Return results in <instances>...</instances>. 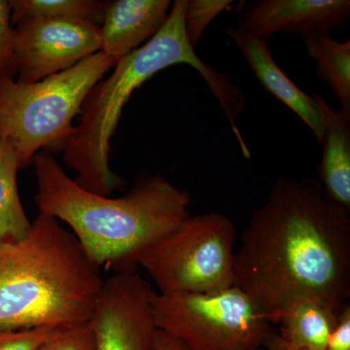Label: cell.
Instances as JSON below:
<instances>
[{"mask_svg":"<svg viewBox=\"0 0 350 350\" xmlns=\"http://www.w3.org/2000/svg\"><path fill=\"white\" fill-rule=\"evenodd\" d=\"M227 33L250 64L260 84L301 118L320 144L323 126L314 94H306L288 78L271 56L267 41L254 38L238 27H232Z\"/></svg>","mask_w":350,"mask_h":350,"instance_id":"obj_12","label":"cell"},{"mask_svg":"<svg viewBox=\"0 0 350 350\" xmlns=\"http://www.w3.org/2000/svg\"><path fill=\"white\" fill-rule=\"evenodd\" d=\"M232 0H187L184 13V31L191 47L196 50L208 25L221 13L231 8Z\"/></svg>","mask_w":350,"mask_h":350,"instance_id":"obj_18","label":"cell"},{"mask_svg":"<svg viewBox=\"0 0 350 350\" xmlns=\"http://www.w3.org/2000/svg\"><path fill=\"white\" fill-rule=\"evenodd\" d=\"M116 62L103 52L36 83H21L11 73L0 75V139L13 142L20 170L39 151H63L75 135L72 121L92 88Z\"/></svg>","mask_w":350,"mask_h":350,"instance_id":"obj_5","label":"cell"},{"mask_svg":"<svg viewBox=\"0 0 350 350\" xmlns=\"http://www.w3.org/2000/svg\"><path fill=\"white\" fill-rule=\"evenodd\" d=\"M306 53L317 63V75L328 85L342 109H350V41L330 33L304 38Z\"/></svg>","mask_w":350,"mask_h":350,"instance_id":"obj_16","label":"cell"},{"mask_svg":"<svg viewBox=\"0 0 350 350\" xmlns=\"http://www.w3.org/2000/svg\"><path fill=\"white\" fill-rule=\"evenodd\" d=\"M313 94L323 126L320 183L329 199L350 209V109H333L319 94Z\"/></svg>","mask_w":350,"mask_h":350,"instance_id":"obj_13","label":"cell"},{"mask_svg":"<svg viewBox=\"0 0 350 350\" xmlns=\"http://www.w3.org/2000/svg\"><path fill=\"white\" fill-rule=\"evenodd\" d=\"M32 163L39 213L66 223L100 269L135 273L140 255L191 215L190 194L160 174L144 175L128 194L109 198L80 187L48 152Z\"/></svg>","mask_w":350,"mask_h":350,"instance_id":"obj_2","label":"cell"},{"mask_svg":"<svg viewBox=\"0 0 350 350\" xmlns=\"http://www.w3.org/2000/svg\"><path fill=\"white\" fill-rule=\"evenodd\" d=\"M338 315L317 301L308 299L296 301L290 304L280 314L278 335L293 347L326 350Z\"/></svg>","mask_w":350,"mask_h":350,"instance_id":"obj_14","label":"cell"},{"mask_svg":"<svg viewBox=\"0 0 350 350\" xmlns=\"http://www.w3.org/2000/svg\"><path fill=\"white\" fill-rule=\"evenodd\" d=\"M152 293L137 271L114 273L103 280L90 319L96 350H156Z\"/></svg>","mask_w":350,"mask_h":350,"instance_id":"obj_9","label":"cell"},{"mask_svg":"<svg viewBox=\"0 0 350 350\" xmlns=\"http://www.w3.org/2000/svg\"><path fill=\"white\" fill-rule=\"evenodd\" d=\"M19 161L13 142L0 139V243L18 241L31 229L18 190Z\"/></svg>","mask_w":350,"mask_h":350,"instance_id":"obj_15","label":"cell"},{"mask_svg":"<svg viewBox=\"0 0 350 350\" xmlns=\"http://www.w3.org/2000/svg\"><path fill=\"white\" fill-rule=\"evenodd\" d=\"M156 350H182L178 344L167 336V334L159 330L156 337Z\"/></svg>","mask_w":350,"mask_h":350,"instance_id":"obj_24","label":"cell"},{"mask_svg":"<svg viewBox=\"0 0 350 350\" xmlns=\"http://www.w3.org/2000/svg\"><path fill=\"white\" fill-rule=\"evenodd\" d=\"M186 4L187 0L174 1L161 31L115 64L111 75L87 94L80 124L63 149L64 162L77 174L75 181L85 190L109 196L125 187V179L110 167V142L124 107L147 80L163 69L188 64L199 71L214 96L229 87V78L204 63L191 47L184 31Z\"/></svg>","mask_w":350,"mask_h":350,"instance_id":"obj_4","label":"cell"},{"mask_svg":"<svg viewBox=\"0 0 350 350\" xmlns=\"http://www.w3.org/2000/svg\"><path fill=\"white\" fill-rule=\"evenodd\" d=\"M349 0H257L244 6L238 29L268 42L275 32L306 38L345 27Z\"/></svg>","mask_w":350,"mask_h":350,"instance_id":"obj_10","label":"cell"},{"mask_svg":"<svg viewBox=\"0 0 350 350\" xmlns=\"http://www.w3.org/2000/svg\"><path fill=\"white\" fill-rule=\"evenodd\" d=\"M11 24L32 20H70L100 27L105 2L94 0H11Z\"/></svg>","mask_w":350,"mask_h":350,"instance_id":"obj_17","label":"cell"},{"mask_svg":"<svg viewBox=\"0 0 350 350\" xmlns=\"http://www.w3.org/2000/svg\"><path fill=\"white\" fill-rule=\"evenodd\" d=\"M236 228L224 214L189 216L138 258L161 294H209L234 286Z\"/></svg>","mask_w":350,"mask_h":350,"instance_id":"obj_6","label":"cell"},{"mask_svg":"<svg viewBox=\"0 0 350 350\" xmlns=\"http://www.w3.org/2000/svg\"><path fill=\"white\" fill-rule=\"evenodd\" d=\"M11 11L9 2L0 0V75H16L12 51Z\"/></svg>","mask_w":350,"mask_h":350,"instance_id":"obj_21","label":"cell"},{"mask_svg":"<svg viewBox=\"0 0 350 350\" xmlns=\"http://www.w3.org/2000/svg\"><path fill=\"white\" fill-rule=\"evenodd\" d=\"M158 330L182 350H260L275 333L273 324L239 288L209 294L153 291Z\"/></svg>","mask_w":350,"mask_h":350,"instance_id":"obj_7","label":"cell"},{"mask_svg":"<svg viewBox=\"0 0 350 350\" xmlns=\"http://www.w3.org/2000/svg\"><path fill=\"white\" fill-rule=\"evenodd\" d=\"M172 6L170 0L105 1L100 52L119 63L161 31Z\"/></svg>","mask_w":350,"mask_h":350,"instance_id":"obj_11","label":"cell"},{"mask_svg":"<svg viewBox=\"0 0 350 350\" xmlns=\"http://www.w3.org/2000/svg\"><path fill=\"white\" fill-rule=\"evenodd\" d=\"M326 350H350V306L342 308L327 342Z\"/></svg>","mask_w":350,"mask_h":350,"instance_id":"obj_22","label":"cell"},{"mask_svg":"<svg viewBox=\"0 0 350 350\" xmlns=\"http://www.w3.org/2000/svg\"><path fill=\"white\" fill-rule=\"evenodd\" d=\"M18 82L36 83L68 70L100 51L98 25L80 21L32 20L12 25Z\"/></svg>","mask_w":350,"mask_h":350,"instance_id":"obj_8","label":"cell"},{"mask_svg":"<svg viewBox=\"0 0 350 350\" xmlns=\"http://www.w3.org/2000/svg\"><path fill=\"white\" fill-rule=\"evenodd\" d=\"M262 349L264 350H313L306 349V347H293V345H288L275 332L269 338Z\"/></svg>","mask_w":350,"mask_h":350,"instance_id":"obj_23","label":"cell"},{"mask_svg":"<svg viewBox=\"0 0 350 350\" xmlns=\"http://www.w3.org/2000/svg\"><path fill=\"white\" fill-rule=\"evenodd\" d=\"M39 350H96L91 320L53 328Z\"/></svg>","mask_w":350,"mask_h":350,"instance_id":"obj_19","label":"cell"},{"mask_svg":"<svg viewBox=\"0 0 350 350\" xmlns=\"http://www.w3.org/2000/svg\"><path fill=\"white\" fill-rule=\"evenodd\" d=\"M103 280L75 234L39 213L25 238L0 243V328L88 321Z\"/></svg>","mask_w":350,"mask_h":350,"instance_id":"obj_3","label":"cell"},{"mask_svg":"<svg viewBox=\"0 0 350 350\" xmlns=\"http://www.w3.org/2000/svg\"><path fill=\"white\" fill-rule=\"evenodd\" d=\"M52 329V327L0 328V350H39Z\"/></svg>","mask_w":350,"mask_h":350,"instance_id":"obj_20","label":"cell"},{"mask_svg":"<svg viewBox=\"0 0 350 350\" xmlns=\"http://www.w3.org/2000/svg\"><path fill=\"white\" fill-rule=\"evenodd\" d=\"M234 286L271 324L305 299L338 314L350 296V209L319 181L280 177L241 234Z\"/></svg>","mask_w":350,"mask_h":350,"instance_id":"obj_1","label":"cell"}]
</instances>
